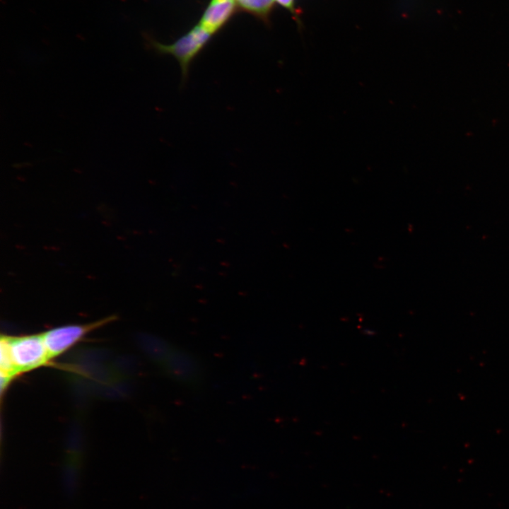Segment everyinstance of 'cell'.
Returning a JSON list of instances; mask_svg holds the SVG:
<instances>
[{
  "label": "cell",
  "mask_w": 509,
  "mask_h": 509,
  "mask_svg": "<svg viewBox=\"0 0 509 509\" xmlns=\"http://www.w3.org/2000/svg\"><path fill=\"white\" fill-rule=\"evenodd\" d=\"M212 35L199 24H197L172 44L165 45L151 40V45L158 52L171 55L176 59L180 66L182 81L185 82L188 78L192 62L208 43Z\"/></svg>",
  "instance_id": "obj_1"
},
{
  "label": "cell",
  "mask_w": 509,
  "mask_h": 509,
  "mask_svg": "<svg viewBox=\"0 0 509 509\" xmlns=\"http://www.w3.org/2000/svg\"><path fill=\"white\" fill-rule=\"evenodd\" d=\"M278 4L288 9L291 12H295L294 0H276Z\"/></svg>",
  "instance_id": "obj_7"
},
{
  "label": "cell",
  "mask_w": 509,
  "mask_h": 509,
  "mask_svg": "<svg viewBox=\"0 0 509 509\" xmlns=\"http://www.w3.org/2000/svg\"><path fill=\"white\" fill-rule=\"evenodd\" d=\"M237 6L234 1H211L199 24L213 35L228 21L235 12Z\"/></svg>",
  "instance_id": "obj_5"
},
{
  "label": "cell",
  "mask_w": 509,
  "mask_h": 509,
  "mask_svg": "<svg viewBox=\"0 0 509 509\" xmlns=\"http://www.w3.org/2000/svg\"><path fill=\"white\" fill-rule=\"evenodd\" d=\"M5 337L17 375L45 365L51 359L42 334Z\"/></svg>",
  "instance_id": "obj_2"
},
{
  "label": "cell",
  "mask_w": 509,
  "mask_h": 509,
  "mask_svg": "<svg viewBox=\"0 0 509 509\" xmlns=\"http://www.w3.org/2000/svg\"><path fill=\"white\" fill-rule=\"evenodd\" d=\"M170 377L177 383L194 387L203 378V367L198 358L190 352L174 348L166 360Z\"/></svg>",
  "instance_id": "obj_4"
},
{
  "label": "cell",
  "mask_w": 509,
  "mask_h": 509,
  "mask_svg": "<svg viewBox=\"0 0 509 509\" xmlns=\"http://www.w3.org/2000/svg\"><path fill=\"white\" fill-rule=\"evenodd\" d=\"M237 5L243 11L250 13L267 21L276 0H236Z\"/></svg>",
  "instance_id": "obj_6"
},
{
  "label": "cell",
  "mask_w": 509,
  "mask_h": 509,
  "mask_svg": "<svg viewBox=\"0 0 509 509\" xmlns=\"http://www.w3.org/2000/svg\"><path fill=\"white\" fill-rule=\"evenodd\" d=\"M235 1V0H211V1H213V2H219V1Z\"/></svg>",
  "instance_id": "obj_8"
},
{
  "label": "cell",
  "mask_w": 509,
  "mask_h": 509,
  "mask_svg": "<svg viewBox=\"0 0 509 509\" xmlns=\"http://www.w3.org/2000/svg\"><path fill=\"white\" fill-rule=\"evenodd\" d=\"M111 316L86 324H69L50 329L42 334L51 359L67 351L87 333L114 320Z\"/></svg>",
  "instance_id": "obj_3"
}]
</instances>
